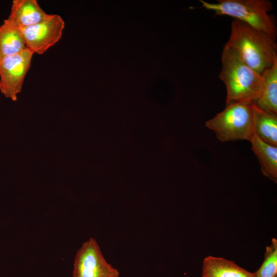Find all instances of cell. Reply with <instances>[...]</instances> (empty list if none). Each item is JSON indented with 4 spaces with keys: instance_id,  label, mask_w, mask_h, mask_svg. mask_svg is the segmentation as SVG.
<instances>
[{
    "instance_id": "obj_14",
    "label": "cell",
    "mask_w": 277,
    "mask_h": 277,
    "mask_svg": "<svg viewBox=\"0 0 277 277\" xmlns=\"http://www.w3.org/2000/svg\"><path fill=\"white\" fill-rule=\"evenodd\" d=\"M255 277H276L277 240L272 238L270 244L266 247L264 261L258 270L254 272Z\"/></svg>"
},
{
    "instance_id": "obj_7",
    "label": "cell",
    "mask_w": 277,
    "mask_h": 277,
    "mask_svg": "<svg viewBox=\"0 0 277 277\" xmlns=\"http://www.w3.org/2000/svg\"><path fill=\"white\" fill-rule=\"evenodd\" d=\"M64 28L60 15L49 14L41 22L21 30L26 47L33 54H42L59 41Z\"/></svg>"
},
{
    "instance_id": "obj_4",
    "label": "cell",
    "mask_w": 277,
    "mask_h": 277,
    "mask_svg": "<svg viewBox=\"0 0 277 277\" xmlns=\"http://www.w3.org/2000/svg\"><path fill=\"white\" fill-rule=\"evenodd\" d=\"M254 102L245 100L226 106L224 110L206 122V127L212 130L222 142L250 141L254 135Z\"/></svg>"
},
{
    "instance_id": "obj_9",
    "label": "cell",
    "mask_w": 277,
    "mask_h": 277,
    "mask_svg": "<svg viewBox=\"0 0 277 277\" xmlns=\"http://www.w3.org/2000/svg\"><path fill=\"white\" fill-rule=\"evenodd\" d=\"M261 109L277 115V61L261 74V83L254 101Z\"/></svg>"
},
{
    "instance_id": "obj_3",
    "label": "cell",
    "mask_w": 277,
    "mask_h": 277,
    "mask_svg": "<svg viewBox=\"0 0 277 277\" xmlns=\"http://www.w3.org/2000/svg\"><path fill=\"white\" fill-rule=\"evenodd\" d=\"M202 7L216 15H228L262 31L274 39L277 34L273 18L268 12L272 3L267 0H219L216 3L200 1Z\"/></svg>"
},
{
    "instance_id": "obj_6",
    "label": "cell",
    "mask_w": 277,
    "mask_h": 277,
    "mask_svg": "<svg viewBox=\"0 0 277 277\" xmlns=\"http://www.w3.org/2000/svg\"><path fill=\"white\" fill-rule=\"evenodd\" d=\"M73 277H119L118 270L108 263L96 240L91 238L77 251Z\"/></svg>"
},
{
    "instance_id": "obj_13",
    "label": "cell",
    "mask_w": 277,
    "mask_h": 277,
    "mask_svg": "<svg viewBox=\"0 0 277 277\" xmlns=\"http://www.w3.org/2000/svg\"><path fill=\"white\" fill-rule=\"evenodd\" d=\"M26 48L21 29L5 19L0 26V58L16 54Z\"/></svg>"
},
{
    "instance_id": "obj_11",
    "label": "cell",
    "mask_w": 277,
    "mask_h": 277,
    "mask_svg": "<svg viewBox=\"0 0 277 277\" xmlns=\"http://www.w3.org/2000/svg\"><path fill=\"white\" fill-rule=\"evenodd\" d=\"M251 149L261 165L263 174L277 183V147L267 144L255 134L250 141Z\"/></svg>"
},
{
    "instance_id": "obj_2",
    "label": "cell",
    "mask_w": 277,
    "mask_h": 277,
    "mask_svg": "<svg viewBox=\"0 0 277 277\" xmlns=\"http://www.w3.org/2000/svg\"><path fill=\"white\" fill-rule=\"evenodd\" d=\"M221 61L222 67L219 77L226 88V106L242 101H254L260 87L261 75L225 46Z\"/></svg>"
},
{
    "instance_id": "obj_5",
    "label": "cell",
    "mask_w": 277,
    "mask_h": 277,
    "mask_svg": "<svg viewBox=\"0 0 277 277\" xmlns=\"http://www.w3.org/2000/svg\"><path fill=\"white\" fill-rule=\"evenodd\" d=\"M33 54L26 48L19 53L0 58V91L6 97L17 100Z\"/></svg>"
},
{
    "instance_id": "obj_10",
    "label": "cell",
    "mask_w": 277,
    "mask_h": 277,
    "mask_svg": "<svg viewBox=\"0 0 277 277\" xmlns=\"http://www.w3.org/2000/svg\"><path fill=\"white\" fill-rule=\"evenodd\" d=\"M202 277H255L234 262L223 258L208 256L203 261Z\"/></svg>"
},
{
    "instance_id": "obj_8",
    "label": "cell",
    "mask_w": 277,
    "mask_h": 277,
    "mask_svg": "<svg viewBox=\"0 0 277 277\" xmlns=\"http://www.w3.org/2000/svg\"><path fill=\"white\" fill-rule=\"evenodd\" d=\"M49 14L40 7L36 0H14L7 19L21 29L41 22Z\"/></svg>"
},
{
    "instance_id": "obj_1",
    "label": "cell",
    "mask_w": 277,
    "mask_h": 277,
    "mask_svg": "<svg viewBox=\"0 0 277 277\" xmlns=\"http://www.w3.org/2000/svg\"><path fill=\"white\" fill-rule=\"evenodd\" d=\"M274 38L249 25L233 19L225 46L229 48L249 67L261 75L277 61Z\"/></svg>"
},
{
    "instance_id": "obj_12",
    "label": "cell",
    "mask_w": 277,
    "mask_h": 277,
    "mask_svg": "<svg viewBox=\"0 0 277 277\" xmlns=\"http://www.w3.org/2000/svg\"><path fill=\"white\" fill-rule=\"evenodd\" d=\"M254 134L263 142L277 147V115L259 108L253 104Z\"/></svg>"
}]
</instances>
